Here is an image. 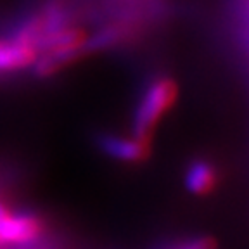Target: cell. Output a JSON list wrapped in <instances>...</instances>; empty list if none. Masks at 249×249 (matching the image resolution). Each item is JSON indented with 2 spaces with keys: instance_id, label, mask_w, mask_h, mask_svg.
<instances>
[{
  "instance_id": "obj_1",
  "label": "cell",
  "mask_w": 249,
  "mask_h": 249,
  "mask_svg": "<svg viewBox=\"0 0 249 249\" xmlns=\"http://www.w3.org/2000/svg\"><path fill=\"white\" fill-rule=\"evenodd\" d=\"M178 97V85L168 76H158L144 89L133 113V135L151 140L152 132L173 107Z\"/></svg>"
},
{
  "instance_id": "obj_2",
  "label": "cell",
  "mask_w": 249,
  "mask_h": 249,
  "mask_svg": "<svg viewBox=\"0 0 249 249\" xmlns=\"http://www.w3.org/2000/svg\"><path fill=\"white\" fill-rule=\"evenodd\" d=\"M45 232V225L33 213H14L9 210L0 216V246L9 249L11 246L24 248L40 241Z\"/></svg>"
},
{
  "instance_id": "obj_3",
  "label": "cell",
  "mask_w": 249,
  "mask_h": 249,
  "mask_svg": "<svg viewBox=\"0 0 249 249\" xmlns=\"http://www.w3.org/2000/svg\"><path fill=\"white\" fill-rule=\"evenodd\" d=\"M99 147L102 152L121 163H144L151 158V140L139 137H124L116 133H106L99 137Z\"/></svg>"
},
{
  "instance_id": "obj_4",
  "label": "cell",
  "mask_w": 249,
  "mask_h": 249,
  "mask_svg": "<svg viewBox=\"0 0 249 249\" xmlns=\"http://www.w3.org/2000/svg\"><path fill=\"white\" fill-rule=\"evenodd\" d=\"M185 187L194 196H208L218 185V170L206 160H196L185 171Z\"/></svg>"
},
{
  "instance_id": "obj_5",
  "label": "cell",
  "mask_w": 249,
  "mask_h": 249,
  "mask_svg": "<svg viewBox=\"0 0 249 249\" xmlns=\"http://www.w3.org/2000/svg\"><path fill=\"white\" fill-rule=\"evenodd\" d=\"M36 59V51L31 47L16 42L0 40V74L14 73L33 64Z\"/></svg>"
},
{
  "instance_id": "obj_6",
  "label": "cell",
  "mask_w": 249,
  "mask_h": 249,
  "mask_svg": "<svg viewBox=\"0 0 249 249\" xmlns=\"http://www.w3.org/2000/svg\"><path fill=\"white\" fill-rule=\"evenodd\" d=\"M87 52H89L87 43H85V47L82 45V47H74V49L49 51V54L43 55V57L38 61V64H36V68H35V73L38 74V76H51V74H54L55 71L70 66V64H73L74 61L83 57Z\"/></svg>"
},
{
  "instance_id": "obj_7",
  "label": "cell",
  "mask_w": 249,
  "mask_h": 249,
  "mask_svg": "<svg viewBox=\"0 0 249 249\" xmlns=\"http://www.w3.org/2000/svg\"><path fill=\"white\" fill-rule=\"evenodd\" d=\"M171 249H216V242L211 237H196L191 241H185L182 244Z\"/></svg>"
},
{
  "instance_id": "obj_8",
  "label": "cell",
  "mask_w": 249,
  "mask_h": 249,
  "mask_svg": "<svg viewBox=\"0 0 249 249\" xmlns=\"http://www.w3.org/2000/svg\"><path fill=\"white\" fill-rule=\"evenodd\" d=\"M0 249H2V246H0Z\"/></svg>"
}]
</instances>
